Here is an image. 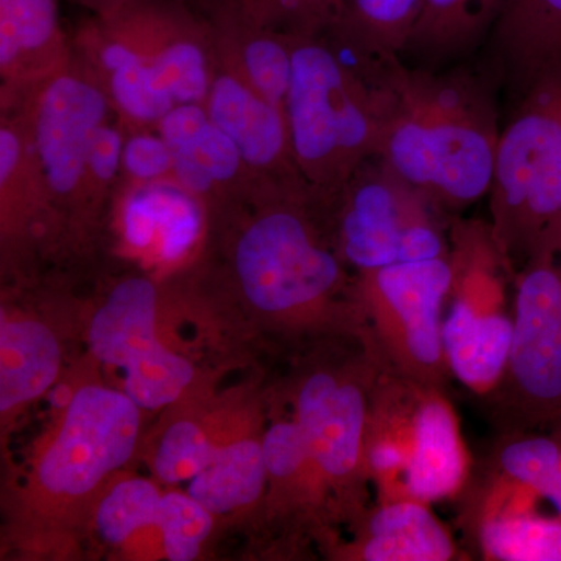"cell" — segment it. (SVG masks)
<instances>
[{"label":"cell","instance_id":"23","mask_svg":"<svg viewBox=\"0 0 561 561\" xmlns=\"http://www.w3.org/2000/svg\"><path fill=\"white\" fill-rule=\"evenodd\" d=\"M507 0H424L401 60L440 70L479 57Z\"/></svg>","mask_w":561,"mask_h":561},{"label":"cell","instance_id":"3","mask_svg":"<svg viewBox=\"0 0 561 561\" xmlns=\"http://www.w3.org/2000/svg\"><path fill=\"white\" fill-rule=\"evenodd\" d=\"M286 116L295 161L319 197H330L378 157L382 90L351 68L324 35L294 38Z\"/></svg>","mask_w":561,"mask_h":561},{"label":"cell","instance_id":"9","mask_svg":"<svg viewBox=\"0 0 561 561\" xmlns=\"http://www.w3.org/2000/svg\"><path fill=\"white\" fill-rule=\"evenodd\" d=\"M139 409L124 391L102 386L77 390L36 463V490L66 502L92 493L135 451Z\"/></svg>","mask_w":561,"mask_h":561},{"label":"cell","instance_id":"32","mask_svg":"<svg viewBox=\"0 0 561 561\" xmlns=\"http://www.w3.org/2000/svg\"><path fill=\"white\" fill-rule=\"evenodd\" d=\"M176 183L172 151L157 128L125 131L121 184Z\"/></svg>","mask_w":561,"mask_h":561},{"label":"cell","instance_id":"34","mask_svg":"<svg viewBox=\"0 0 561 561\" xmlns=\"http://www.w3.org/2000/svg\"><path fill=\"white\" fill-rule=\"evenodd\" d=\"M261 443L268 476L276 481H290L308 468H316L308 438L297 420L273 424Z\"/></svg>","mask_w":561,"mask_h":561},{"label":"cell","instance_id":"28","mask_svg":"<svg viewBox=\"0 0 561 561\" xmlns=\"http://www.w3.org/2000/svg\"><path fill=\"white\" fill-rule=\"evenodd\" d=\"M162 494L146 479L116 483L95 512V527L108 545H124L136 531L154 526Z\"/></svg>","mask_w":561,"mask_h":561},{"label":"cell","instance_id":"4","mask_svg":"<svg viewBox=\"0 0 561 561\" xmlns=\"http://www.w3.org/2000/svg\"><path fill=\"white\" fill-rule=\"evenodd\" d=\"M489 194L505 261L561 254V70L502 116Z\"/></svg>","mask_w":561,"mask_h":561},{"label":"cell","instance_id":"17","mask_svg":"<svg viewBox=\"0 0 561 561\" xmlns=\"http://www.w3.org/2000/svg\"><path fill=\"white\" fill-rule=\"evenodd\" d=\"M70 41L73 54L101 84L122 130L157 128L176 105L160 76L94 14L80 22Z\"/></svg>","mask_w":561,"mask_h":561},{"label":"cell","instance_id":"33","mask_svg":"<svg viewBox=\"0 0 561 561\" xmlns=\"http://www.w3.org/2000/svg\"><path fill=\"white\" fill-rule=\"evenodd\" d=\"M560 437H518L497 454L500 470L508 482L538 494L560 453Z\"/></svg>","mask_w":561,"mask_h":561},{"label":"cell","instance_id":"31","mask_svg":"<svg viewBox=\"0 0 561 561\" xmlns=\"http://www.w3.org/2000/svg\"><path fill=\"white\" fill-rule=\"evenodd\" d=\"M216 448L201 424L175 421L165 430L154 453V474L164 483L191 481L206 467Z\"/></svg>","mask_w":561,"mask_h":561},{"label":"cell","instance_id":"5","mask_svg":"<svg viewBox=\"0 0 561 561\" xmlns=\"http://www.w3.org/2000/svg\"><path fill=\"white\" fill-rule=\"evenodd\" d=\"M319 198L335 249L359 273L449 254L445 210L381 158L365 161L341 190Z\"/></svg>","mask_w":561,"mask_h":561},{"label":"cell","instance_id":"24","mask_svg":"<svg viewBox=\"0 0 561 561\" xmlns=\"http://www.w3.org/2000/svg\"><path fill=\"white\" fill-rule=\"evenodd\" d=\"M456 557L449 531L424 502L383 501L371 513L357 559L367 561H448Z\"/></svg>","mask_w":561,"mask_h":561},{"label":"cell","instance_id":"14","mask_svg":"<svg viewBox=\"0 0 561 561\" xmlns=\"http://www.w3.org/2000/svg\"><path fill=\"white\" fill-rule=\"evenodd\" d=\"M370 382L317 371L301 383L297 420L308 438L316 470L331 482L353 481L365 468L371 412Z\"/></svg>","mask_w":561,"mask_h":561},{"label":"cell","instance_id":"27","mask_svg":"<svg viewBox=\"0 0 561 561\" xmlns=\"http://www.w3.org/2000/svg\"><path fill=\"white\" fill-rule=\"evenodd\" d=\"M482 551L500 561H561V518L501 511L481 526Z\"/></svg>","mask_w":561,"mask_h":561},{"label":"cell","instance_id":"25","mask_svg":"<svg viewBox=\"0 0 561 561\" xmlns=\"http://www.w3.org/2000/svg\"><path fill=\"white\" fill-rule=\"evenodd\" d=\"M60 371V346L54 332L35 320L0 324V409L20 408L49 390Z\"/></svg>","mask_w":561,"mask_h":561},{"label":"cell","instance_id":"29","mask_svg":"<svg viewBox=\"0 0 561 561\" xmlns=\"http://www.w3.org/2000/svg\"><path fill=\"white\" fill-rule=\"evenodd\" d=\"M254 24L284 35H327L343 0H236Z\"/></svg>","mask_w":561,"mask_h":561},{"label":"cell","instance_id":"10","mask_svg":"<svg viewBox=\"0 0 561 561\" xmlns=\"http://www.w3.org/2000/svg\"><path fill=\"white\" fill-rule=\"evenodd\" d=\"M157 284L131 276L111 289L91 321V353L125 371L124 393L140 409H160L180 400L194 381V367L158 339Z\"/></svg>","mask_w":561,"mask_h":561},{"label":"cell","instance_id":"6","mask_svg":"<svg viewBox=\"0 0 561 561\" xmlns=\"http://www.w3.org/2000/svg\"><path fill=\"white\" fill-rule=\"evenodd\" d=\"M13 108L21 110L27 124L49 209V227L61 221L87 224L88 168L95 136L114 116L101 84L73 54L65 69Z\"/></svg>","mask_w":561,"mask_h":561},{"label":"cell","instance_id":"22","mask_svg":"<svg viewBox=\"0 0 561 561\" xmlns=\"http://www.w3.org/2000/svg\"><path fill=\"white\" fill-rule=\"evenodd\" d=\"M451 294L453 306L443 320V348L449 371L474 393H493L507 368L513 317L504 306Z\"/></svg>","mask_w":561,"mask_h":561},{"label":"cell","instance_id":"35","mask_svg":"<svg viewBox=\"0 0 561 561\" xmlns=\"http://www.w3.org/2000/svg\"><path fill=\"white\" fill-rule=\"evenodd\" d=\"M538 494L551 502L552 507L556 508V512L559 513L561 518V445L559 456H557L556 461H553L551 471H549L548 478H546Z\"/></svg>","mask_w":561,"mask_h":561},{"label":"cell","instance_id":"8","mask_svg":"<svg viewBox=\"0 0 561 561\" xmlns=\"http://www.w3.org/2000/svg\"><path fill=\"white\" fill-rule=\"evenodd\" d=\"M507 426L561 412V254H541L516 279L507 368L493 391Z\"/></svg>","mask_w":561,"mask_h":561},{"label":"cell","instance_id":"30","mask_svg":"<svg viewBox=\"0 0 561 561\" xmlns=\"http://www.w3.org/2000/svg\"><path fill=\"white\" fill-rule=\"evenodd\" d=\"M154 526L161 530L162 548L172 561L197 559L213 529V513L190 493L162 494Z\"/></svg>","mask_w":561,"mask_h":561},{"label":"cell","instance_id":"15","mask_svg":"<svg viewBox=\"0 0 561 561\" xmlns=\"http://www.w3.org/2000/svg\"><path fill=\"white\" fill-rule=\"evenodd\" d=\"M479 58L500 83L505 114L561 70V0H507Z\"/></svg>","mask_w":561,"mask_h":561},{"label":"cell","instance_id":"7","mask_svg":"<svg viewBox=\"0 0 561 561\" xmlns=\"http://www.w3.org/2000/svg\"><path fill=\"white\" fill-rule=\"evenodd\" d=\"M454 286L453 256L397 262L360 272L357 290L381 362L394 375L440 389L449 371L443 305Z\"/></svg>","mask_w":561,"mask_h":561},{"label":"cell","instance_id":"18","mask_svg":"<svg viewBox=\"0 0 561 561\" xmlns=\"http://www.w3.org/2000/svg\"><path fill=\"white\" fill-rule=\"evenodd\" d=\"M208 24L217 68L234 73L273 105L286 110L294 36L261 27L236 0H191Z\"/></svg>","mask_w":561,"mask_h":561},{"label":"cell","instance_id":"12","mask_svg":"<svg viewBox=\"0 0 561 561\" xmlns=\"http://www.w3.org/2000/svg\"><path fill=\"white\" fill-rule=\"evenodd\" d=\"M157 130L172 151L176 184L202 203L208 217L267 191L203 103H176Z\"/></svg>","mask_w":561,"mask_h":561},{"label":"cell","instance_id":"13","mask_svg":"<svg viewBox=\"0 0 561 561\" xmlns=\"http://www.w3.org/2000/svg\"><path fill=\"white\" fill-rule=\"evenodd\" d=\"M205 106L264 190H311L295 161L286 110L221 68L216 70Z\"/></svg>","mask_w":561,"mask_h":561},{"label":"cell","instance_id":"11","mask_svg":"<svg viewBox=\"0 0 561 561\" xmlns=\"http://www.w3.org/2000/svg\"><path fill=\"white\" fill-rule=\"evenodd\" d=\"M98 18L160 76L173 101L205 105L217 61L208 24L191 0H127Z\"/></svg>","mask_w":561,"mask_h":561},{"label":"cell","instance_id":"26","mask_svg":"<svg viewBox=\"0 0 561 561\" xmlns=\"http://www.w3.org/2000/svg\"><path fill=\"white\" fill-rule=\"evenodd\" d=\"M267 476L262 443L245 438L217 446L187 493L213 515H224L260 500Z\"/></svg>","mask_w":561,"mask_h":561},{"label":"cell","instance_id":"20","mask_svg":"<svg viewBox=\"0 0 561 561\" xmlns=\"http://www.w3.org/2000/svg\"><path fill=\"white\" fill-rule=\"evenodd\" d=\"M470 474L459 420L440 389L420 387L401 497L431 504L456 496Z\"/></svg>","mask_w":561,"mask_h":561},{"label":"cell","instance_id":"2","mask_svg":"<svg viewBox=\"0 0 561 561\" xmlns=\"http://www.w3.org/2000/svg\"><path fill=\"white\" fill-rule=\"evenodd\" d=\"M225 213L239 219L230 242L232 276L257 311L290 320L320 316L357 286L312 190L260 192Z\"/></svg>","mask_w":561,"mask_h":561},{"label":"cell","instance_id":"1","mask_svg":"<svg viewBox=\"0 0 561 561\" xmlns=\"http://www.w3.org/2000/svg\"><path fill=\"white\" fill-rule=\"evenodd\" d=\"M378 158L438 208L460 210L489 194L502 130L501 88L481 58L440 70L402 60L379 80Z\"/></svg>","mask_w":561,"mask_h":561},{"label":"cell","instance_id":"19","mask_svg":"<svg viewBox=\"0 0 561 561\" xmlns=\"http://www.w3.org/2000/svg\"><path fill=\"white\" fill-rule=\"evenodd\" d=\"M114 203L125 243L160 264L190 256L208 220L202 203L176 183L119 184Z\"/></svg>","mask_w":561,"mask_h":561},{"label":"cell","instance_id":"21","mask_svg":"<svg viewBox=\"0 0 561 561\" xmlns=\"http://www.w3.org/2000/svg\"><path fill=\"white\" fill-rule=\"evenodd\" d=\"M424 0H343L327 38L343 60L376 87L400 61Z\"/></svg>","mask_w":561,"mask_h":561},{"label":"cell","instance_id":"36","mask_svg":"<svg viewBox=\"0 0 561 561\" xmlns=\"http://www.w3.org/2000/svg\"><path fill=\"white\" fill-rule=\"evenodd\" d=\"M72 2L83 7L94 16H106V14L119 9L122 3L127 2V0H72Z\"/></svg>","mask_w":561,"mask_h":561},{"label":"cell","instance_id":"16","mask_svg":"<svg viewBox=\"0 0 561 561\" xmlns=\"http://www.w3.org/2000/svg\"><path fill=\"white\" fill-rule=\"evenodd\" d=\"M72 55L57 0H0V110L24 101Z\"/></svg>","mask_w":561,"mask_h":561}]
</instances>
